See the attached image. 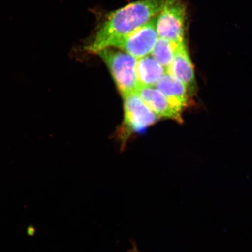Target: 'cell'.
Returning a JSON list of instances; mask_svg holds the SVG:
<instances>
[{
	"label": "cell",
	"instance_id": "1",
	"mask_svg": "<svg viewBox=\"0 0 252 252\" xmlns=\"http://www.w3.org/2000/svg\"><path fill=\"white\" fill-rule=\"evenodd\" d=\"M165 0H139L110 12L97 28L92 41L85 49L96 54L121 37L133 32L156 18Z\"/></svg>",
	"mask_w": 252,
	"mask_h": 252
},
{
	"label": "cell",
	"instance_id": "2",
	"mask_svg": "<svg viewBox=\"0 0 252 252\" xmlns=\"http://www.w3.org/2000/svg\"><path fill=\"white\" fill-rule=\"evenodd\" d=\"M108 67L122 96L135 92L138 85L137 59L122 50L107 47L96 53Z\"/></svg>",
	"mask_w": 252,
	"mask_h": 252
},
{
	"label": "cell",
	"instance_id": "3",
	"mask_svg": "<svg viewBox=\"0 0 252 252\" xmlns=\"http://www.w3.org/2000/svg\"><path fill=\"white\" fill-rule=\"evenodd\" d=\"M187 20V7L182 0H165L156 17L158 34L175 45L184 42Z\"/></svg>",
	"mask_w": 252,
	"mask_h": 252
},
{
	"label": "cell",
	"instance_id": "4",
	"mask_svg": "<svg viewBox=\"0 0 252 252\" xmlns=\"http://www.w3.org/2000/svg\"><path fill=\"white\" fill-rule=\"evenodd\" d=\"M158 37L156 17L133 32L114 41L109 47L121 50L138 59L151 54Z\"/></svg>",
	"mask_w": 252,
	"mask_h": 252
},
{
	"label": "cell",
	"instance_id": "5",
	"mask_svg": "<svg viewBox=\"0 0 252 252\" xmlns=\"http://www.w3.org/2000/svg\"><path fill=\"white\" fill-rule=\"evenodd\" d=\"M123 98L125 124L129 130L140 132L156 122L157 116L148 108L136 92L126 94Z\"/></svg>",
	"mask_w": 252,
	"mask_h": 252
},
{
	"label": "cell",
	"instance_id": "6",
	"mask_svg": "<svg viewBox=\"0 0 252 252\" xmlns=\"http://www.w3.org/2000/svg\"><path fill=\"white\" fill-rule=\"evenodd\" d=\"M167 72L180 80L187 86L189 94L196 89L194 68L186 41L176 46L174 58Z\"/></svg>",
	"mask_w": 252,
	"mask_h": 252
},
{
	"label": "cell",
	"instance_id": "7",
	"mask_svg": "<svg viewBox=\"0 0 252 252\" xmlns=\"http://www.w3.org/2000/svg\"><path fill=\"white\" fill-rule=\"evenodd\" d=\"M135 92L157 117L181 121L182 113L173 106L164 94L155 87H138Z\"/></svg>",
	"mask_w": 252,
	"mask_h": 252
},
{
	"label": "cell",
	"instance_id": "8",
	"mask_svg": "<svg viewBox=\"0 0 252 252\" xmlns=\"http://www.w3.org/2000/svg\"><path fill=\"white\" fill-rule=\"evenodd\" d=\"M165 94L173 107L182 112L187 106L189 91L187 86L178 78L166 72L155 86Z\"/></svg>",
	"mask_w": 252,
	"mask_h": 252
},
{
	"label": "cell",
	"instance_id": "9",
	"mask_svg": "<svg viewBox=\"0 0 252 252\" xmlns=\"http://www.w3.org/2000/svg\"><path fill=\"white\" fill-rule=\"evenodd\" d=\"M166 72V69L151 55L137 59V76L139 87H155Z\"/></svg>",
	"mask_w": 252,
	"mask_h": 252
},
{
	"label": "cell",
	"instance_id": "10",
	"mask_svg": "<svg viewBox=\"0 0 252 252\" xmlns=\"http://www.w3.org/2000/svg\"><path fill=\"white\" fill-rule=\"evenodd\" d=\"M177 45L168 40L159 37L150 55L167 71L174 58Z\"/></svg>",
	"mask_w": 252,
	"mask_h": 252
},
{
	"label": "cell",
	"instance_id": "11",
	"mask_svg": "<svg viewBox=\"0 0 252 252\" xmlns=\"http://www.w3.org/2000/svg\"><path fill=\"white\" fill-rule=\"evenodd\" d=\"M126 252H140L138 251L137 245L135 242H132V248Z\"/></svg>",
	"mask_w": 252,
	"mask_h": 252
}]
</instances>
